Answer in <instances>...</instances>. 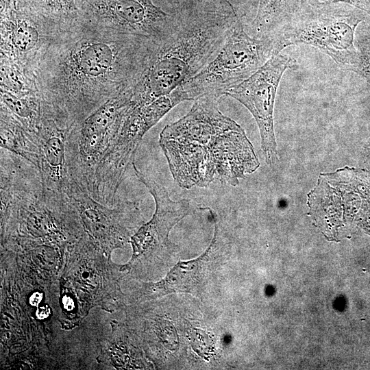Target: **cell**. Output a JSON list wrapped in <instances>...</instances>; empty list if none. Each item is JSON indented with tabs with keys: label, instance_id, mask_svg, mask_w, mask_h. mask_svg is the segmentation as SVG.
<instances>
[{
	"label": "cell",
	"instance_id": "obj_9",
	"mask_svg": "<svg viewBox=\"0 0 370 370\" xmlns=\"http://www.w3.org/2000/svg\"><path fill=\"white\" fill-rule=\"evenodd\" d=\"M73 218L82 235L87 236L106 256L130 241L140 222V210L136 201H125L108 206L94 199L71 180L66 191Z\"/></svg>",
	"mask_w": 370,
	"mask_h": 370
},
{
	"label": "cell",
	"instance_id": "obj_2",
	"mask_svg": "<svg viewBox=\"0 0 370 370\" xmlns=\"http://www.w3.org/2000/svg\"><path fill=\"white\" fill-rule=\"evenodd\" d=\"M220 99L197 97L187 114L160 134L170 172L183 189L205 188L214 181L236 186L260 166L243 128L221 112Z\"/></svg>",
	"mask_w": 370,
	"mask_h": 370
},
{
	"label": "cell",
	"instance_id": "obj_14",
	"mask_svg": "<svg viewBox=\"0 0 370 370\" xmlns=\"http://www.w3.org/2000/svg\"><path fill=\"white\" fill-rule=\"evenodd\" d=\"M215 243L214 236L207 250L199 258L179 262L160 282L145 284L142 288L143 297L150 299L177 292L195 293L201 286L204 262L214 251Z\"/></svg>",
	"mask_w": 370,
	"mask_h": 370
},
{
	"label": "cell",
	"instance_id": "obj_20",
	"mask_svg": "<svg viewBox=\"0 0 370 370\" xmlns=\"http://www.w3.org/2000/svg\"><path fill=\"white\" fill-rule=\"evenodd\" d=\"M332 5H347L370 16V0H297L295 12Z\"/></svg>",
	"mask_w": 370,
	"mask_h": 370
},
{
	"label": "cell",
	"instance_id": "obj_11",
	"mask_svg": "<svg viewBox=\"0 0 370 370\" xmlns=\"http://www.w3.org/2000/svg\"><path fill=\"white\" fill-rule=\"evenodd\" d=\"M295 65L296 60L291 56L281 53L274 54L252 75L224 94L243 104L254 116L268 164H273L278 156L273 123L277 90L284 72Z\"/></svg>",
	"mask_w": 370,
	"mask_h": 370
},
{
	"label": "cell",
	"instance_id": "obj_15",
	"mask_svg": "<svg viewBox=\"0 0 370 370\" xmlns=\"http://www.w3.org/2000/svg\"><path fill=\"white\" fill-rule=\"evenodd\" d=\"M297 0H259L256 15L251 23L252 36L276 38L291 19Z\"/></svg>",
	"mask_w": 370,
	"mask_h": 370
},
{
	"label": "cell",
	"instance_id": "obj_12",
	"mask_svg": "<svg viewBox=\"0 0 370 370\" xmlns=\"http://www.w3.org/2000/svg\"><path fill=\"white\" fill-rule=\"evenodd\" d=\"M136 175L147 188L155 202L152 218L142 225L130 241L133 254L127 267L143 258H150L169 251L173 247L169 234L171 229L193 211L189 199L173 200L162 184L138 169L132 162Z\"/></svg>",
	"mask_w": 370,
	"mask_h": 370
},
{
	"label": "cell",
	"instance_id": "obj_7",
	"mask_svg": "<svg viewBox=\"0 0 370 370\" xmlns=\"http://www.w3.org/2000/svg\"><path fill=\"white\" fill-rule=\"evenodd\" d=\"M132 96L133 88L122 91L71 129L66 145L69 176L90 195L96 167L117 136Z\"/></svg>",
	"mask_w": 370,
	"mask_h": 370
},
{
	"label": "cell",
	"instance_id": "obj_3",
	"mask_svg": "<svg viewBox=\"0 0 370 370\" xmlns=\"http://www.w3.org/2000/svg\"><path fill=\"white\" fill-rule=\"evenodd\" d=\"M239 18L227 0H183L171 32L158 42L133 88L143 106L169 94L218 54Z\"/></svg>",
	"mask_w": 370,
	"mask_h": 370
},
{
	"label": "cell",
	"instance_id": "obj_19",
	"mask_svg": "<svg viewBox=\"0 0 370 370\" xmlns=\"http://www.w3.org/2000/svg\"><path fill=\"white\" fill-rule=\"evenodd\" d=\"M355 47L359 62L352 71L361 75L370 73V16L358 26L355 33Z\"/></svg>",
	"mask_w": 370,
	"mask_h": 370
},
{
	"label": "cell",
	"instance_id": "obj_17",
	"mask_svg": "<svg viewBox=\"0 0 370 370\" xmlns=\"http://www.w3.org/2000/svg\"><path fill=\"white\" fill-rule=\"evenodd\" d=\"M16 5L60 27L79 22L82 0H14Z\"/></svg>",
	"mask_w": 370,
	"mask_h": 370
},
{
	"label": "cell",
	"instance_id": "obj_8",
	"mask_svg": "<svg viewBox=\"0 0 370 370\" xmlns=\"http://www.w3.org/2000/svg\"><path fill=\"white\" fill-rule=\"evenodd\" d=\"M183 0H82L79 22L161 40L175 26Z\"/></svg>",
	"mask_w": 370,
	"mask_h": 370
},
{
	"label": "cell",
	"instance_id": "obj_5",
	"mask_svg": "<svg viewBox=\"0 0 370 370\" xmlns=\"http://www.w3.org/2000/svg\"><path fill=\"white\" fill-rule=\"evenodd\" d=\"M369 16L347 5L299 10L276 38V51L281 53L294 45H310L341 68L352 71L359 62L354 44L356 30Z\"/></svg>",
	"mask_w": 370,
	"mask_h": 370
},
{
	"label": "cell",
	"instance_id": "obj_10",
	"mask_svg": "<svg viewBox=\"0 0 370 370\" xmlns=\"http://www.w3.org/2000/svg\"><path fill=\"white\" fill-rule=\"evenodd\" d=\"M0 18L1 63L16 67L34 82L38 62L66 28L18 7L14 0H1Z\"/></svg>",
	"mask_w": 370,
	"mask_h": 370
},
{
	"label": "cell",
	"instance_id": "obj_6",
	"mask_svg": "<svg viewBox=\"0 0 370 370\" xmlns=\"http://www.w3.org/2000/svg\"><path fill=\"white\" fill-rule=\"evenodd\" d=\"M277 53L273 40L250 36L238 18L216 57L180 86L190 101L204 95L221 98L229 88L249 77Z\"/></svg>",
	"mask_w": 370,
	"mask_h": 370
},
{
	"label": "cell",
	"instance_id": "obj_22",
	"mask_svg": "<svg viewBox=\"0 0 370 370\" xmlns=\"http://www.w3.org/2000/svg\"><path fill=\"white\" fill-rule=\"evenodd\" d=\"M370 84V73H364L360 75Z\"/></svg>",
	"mask_w": 370,
	"mask_h": 370
},
{
	"label": "cell",
	"instance_id": "obj_1",
	"mask_svg": "<svg viewBox=\"0 0 370 370\" xmlns=\"http://www.w3.org/2000/svg\"><path fill=\"white\" fill-rule=\"evenodd\" d=\"M158 40L86 25L64 29L36 66L43 108L69 125L133 88Z\"/></svg>",
	"mask_w": 370,
	"mask_h": 370
},
{
	"label": "cell",
	"instance_id": "obj_13",
	"mask_svg": "<svg viewBox=\"0 0 370 370\" xmlns=\"http://www.w3.org/2000/svg\"><path fill=\"white\" fill-rule=\"evenodd\" d=\"M72 127L42 108L41 119L36 132L40 153L38 170L42 199L49 205H61L70 184L66 145Z\"/></svg>",
	"mask_w": 370,
	"mask_h": 370
},
{
	"label": "cell",
	"instance_id": "obj_4",
	"mask_svg": "<svg viewBox=\"0 0 370 370\" xmlns=\"http://www.w3.org/2000/svg\"><path fill=\"white\" fill-rule=\"evenodd\" d=\"M60 279L62 321L73 326L99 306L112 310L117 293L110 257L86 236L71 243Z\"/></svg>",
	"mask_w": 370,
	"mask_h": 370
},
{
	"label": "cell",
	"instance_id": "obj_16",
	"mask_svg": "<svg viewBox=\"0 0 370 370\" xmlns=\"http://www.w3.org/2000/svg\"><path fill=\"white\" fill-rule=\"evenodd\" d=\"M1 148L25 159L37 169L39 165V147L36 136L27 132L11 115L1 110Z\"/></svg>",
	"mask_w": 370,
	"mask_h": 370
},
{
	"label": "cell",
	"instance_id": "obj_18",
	"mask_svg": "<svg viewBox=\"0 0 370 370\" xmlns=\"http://www.w3.org/2000/svg\"><path fill=\"white\" fill-rule=\"evenodd\" d=\"M1 110L11 115L30 134L36 132L42 116L38 95L18 96L1 88Z\"/></svg>",
	"mask_w": 370,
	"mask_h": 370
},
{
	"label": "cell",
	"instance_id": "obj_21",
	"mask_svg": "<svg viewBox=\"0 0 370 370\" xmlns=\"http://www.w3.org/2000/svg\"><path fill=\"white\" fill-rule=\"evenodd\" d=\"M40 297V295H38V296H36V298H35V296H34V295L32 296V298H31V300H30V301H31V303H32V304H34V305L37 304L39 302Z\"/></svg>",
	"mask_w": 370,
	"mask_h": 370
}]
</instances>
